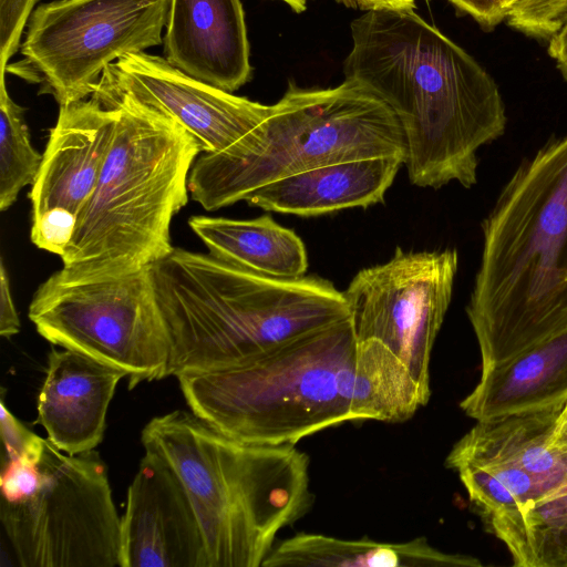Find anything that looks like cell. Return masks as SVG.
I'll use <instances>...</instances> for the list:
<instances>
[{"label": "cell", "mask_w": 567, "mask_h": 567, "mask_svg": "<svg viewBox=\"0 0 567 567\" xmlns=\"http://www.w3.org/2000/svg\"><path fill=\"white\" fill-rule=\"evenodd\" d=\"M517 567H567V489L486 519Z\"/></svg>", "instance_id": "obj_22"}, {"label": "cell", "mask_w": 567, "mask_h": 567, "mask_svg": "<svg viewBox=\"0 0 567 567\" xmlns=\"http://www.w3.org/2000/svg\"><path fill=\"white\" fill-rule=\"evenodd\" d=\"M0 426L3 443L2 463L16 460H39L45 439L30 431L7 408L3 393L0 402Z\"/></svg>", "instance_id": "obj_26"}, {"label": "cell", "mask_w": 567, "mask_h": 567, "mask_svg": "<svg viewBox=\"0 0 567 567\" xmlns=\"http://www.w3.org/2000/svg\"><path fill=\"white\" fill-rule=\"evenodd\" d=\"M458 267L455 249L404 251L360 270L343 291L359 341L385 344L431 398L432 349L449 309Z\"/></svg>", "instance_id": "obj_11"}, {"label": "cell", "mask_w": 567, "mask_h": 567, "mask_svg": "<svg viewBox=\"0 0 567 567\" xmlns=\"http://www.w3.org/2000/svg\"><path fill=\"white\" fill-rule=\"evenodd\" d=\"M279 1H282L284 3H286L295 12L300 13L307 9L308 0H279Z\"/></svg>", "instance_id": "obj_33"}, {"label": "cell", "mask_w": 567, "mask_h": 567, "mask_svg": "<svg viewBox=\"0 0 567 567\" xmlns=\"http://www.w3.org/2000/svg\"><path fill=\"white\" fill-rule=\"evenodd\" d=\"M455 471L471 502L480 508L485 520L520 511L511 491L486 470L473 464H464Z\"/></svg>", "instance_id": "obj_25"}, {"label": "cell", "mask_w": 567, "mask_h": 567, "mask_svg": "<svg viewBox=\"0 0 567 567\" xmlns=\"http://www.w3.org/2000/svg\"><path fill=\"white\" fill-rule=\"evenodd\" d=\"M141 441L182 482L209 567L262 566L278 533L313 506L310 460L296 445L243 442L184 410L153 417Z\"/></svg>", "instance_id": "obj_4"}, {"label": "cell", "mask_w": 567, "mask_h": 567, "mask_svg": "<svg viewBox=\"0 0 567 567\" xmlns=\"http://www.w3.org/2000/svg\"><path fill=\"white\" fill-rule=\"evenodd\" d=\"M29 319L50 343L122 370L130 389L168 377L169 340L151 266L85 282L55 271L35 290Z\"/></svg>", "instance_id": "obj_9"}, {"label": "cell", "mask_w": 567, "mask_h": 567, "mask_svg": "<svg viewBox=\"0 0 567 567\" xmlns=\"http://www.w3.org/2000/svg\"><path fill=\"white\" fill-rule=\"evenodd\" d=\"M563 406L476 421L452 447L446 466L486 470L511 491L520 509L567 489V447L553 442Z\"/></svg>", "instance_id": "obj_14"}, {"label": "cell", "mask_w": 567, "mask_h": 567, "mask_svg": "<svg viewBox=\"0 0 567 567\" xmlns=\"http://www.w3.org/2000/svg\"><path fill=\"white\" fill-rule=\"evenodd\" d=\"M347 6L363 10L379 8L415 9V0H339Z\"/></svg>", "instance_id": "obj_31"}, {"label": "cell", "mask_w": 567, "mask_h": 567, "mask_svg": "<svg viewBox=\"0 0 567 567\" xmlns=\"http://www.w3.org/2000/svg\"><path fill=\"white\" fill-rule=\"evenodd\" d=\"M0 82V209L10 208L20 190L31 185L39 172L42 155L31 144L25 109L17 104Z\"/></svg>", "instance_id": "obj_23"}, {"label": "cell", "mask_w": 567, "mask_h": 567, "mask_svg": "<svg viewBox=\"0 0 567 567\" xmlns=\"http://www.w3.org/2000/svg\"><path fill=\"white\" fill-rule=\"evenodd\" d=\"M505 20L527 37L548 41L567 20V0H505Z\"/></svg>", "instance_id": "obj_24"}, {"label": "cell", "mask_w": 567, "mask_h": 567, "mask_svg": "<svg viewBox=\"0 0 567 567\" xmlns=\"http://www.w3.org/2000/svg\"><path fill=\"white\" fill-rule=\"evenodd\" d=\"M151 270L169 340L168 377L223 369L350 318L343 291L317 276H262L175 247Z\"/></svg>", "instance_id": "obj_5"}, {"label": "cell", "mask_w": 567, "mask_h": 567, "mask_svg": "<svg viewBox=\"0 0 567 567\" xmlns=\"http://www.w3.org/2000/svg\"><path fill=\"white\" fill-rule=\"evenodd\" d=\"M188 226L209 254L262 276L293 279L306 275L308 258L300 237L270 215L254 219L192 216Z\"/></svg>", "instance_id": "obj_21"}, {"label": "cell", "mask_w": 567, "mask_h": 567, "mask_svg": "<svg viewBox=\"0 0 567 567\" xmlns=\"http://www.w3.org/2000/svg\"><path fill=\"white\" fill-rule=\"evenodd\" d=\"M350 29L344 76L369 86L398 117L410 182L475 185L478 150L507 125L494 78L414 9L367 10Z\"/></svg>", "instance_id": "obj_2"}, {"label": "cell", "mask_w": 567, "mask_h": 567, "mask_svg": "<svg viewBox=\"0 0 567 567\" xmlns=\"http://www.w3.org/2000/svg\"><path fill=\"white\" fill-rule=\"evenodd\" d=\"M91 97L128 99L181 125L204 153L224 152L271 112L265 105L199 82L165 58L127 54L103 72Z\"/></svg>", "instance_id": "obj_13"}, {"label": "cell", "mask_w": 567, "mask_h": 567, "mask_svg": "<svg viewBox=\"0 0 567 567\" xmlns=\"http://www.w3.org/2000/svg\"><path fill=\"white\" fill-rule=\"evenodd\" d=\"M483 28L492 29L505 20V0H449Z\"/></svg>", "instance_id": "obj_27"}, {"label": "cell", "mask_w": 567, "mask_h": 567, "mask_svg": "<svg viewBox=\"0 0 567 567\" xmlns=\"http://www.w3.org/2000/svg\"><path fill=\"white\" fill-rule=\"evenodd\" d=\"M169 0H55L29 17L22 59L6 72L40 84L59 105L86 100L120 58L163 42Z\"/></svg>", "instance_id": "obj_10"}, {"label": "cell", "mask_w": 567, "mask_h": 567, "mask_svg": "<svg viewBox=\"0 0 567 567\" xmlns=\"http://www.w3.org/2000/svg\"><path fill=\"white\" fill-rule=\"evenodd\" d=\"M95 101L120 115L96 189L60 256L59 274L74 282L128 275L172 252V219L188 202L202 152L181 125L128 99Z\"/></svg>", "instance_id": "obj_6"}, {"label": "cell", "mask_w": 567, "mask_h": 567, "mask_svg": "<svg viewBox=\"0 0 567 567\" xmlns=\"http://www.w3.org/2000/svg\"><path fill=\"white\" fill-rule=\"evenodd\" d=\"M482 230L466 315L485 370L567 328V134L517 167Z\"/></svg>", "instance_id": "obj_3"}, {"label": "cell", "mask_w": 567, "mask_h": 567, "mask_svg": "<svg viewBox=\"0 0 567 567\" xmlns=\"http://www.w3.org/2000/svg\"><path fill=\"white\" fill-rule=\"evenodd\" d=\"M472 556L433 547L425 537L381 543L298 533L275 545L261 567H475Z\"/></svg>", "instance_id": "obj_20"}, {"label": "cell", "mask_w": 567, "mask_h": 567, "mask_svg": "<svg viewBox=\"0 0 567 567\" xmlns=\"http://www.w3.org/2000/svg\"><path fill=\"white\" fill-rule=\"evenodd\" d=\"M20 319L16 309L9 276L3 260H0V336L11 338L20 331Z\"/></svg>", "instance_id": "obj_28"}, {"label": "cell", "mask_w": 567, "mask_h": 567, "mask_svg": "<svg viewBox=\"0 0 567 567\" xmlns=\"http://www.w3.org/2000/svg\"><path fill=\"white\" fill-rule=\"evenodd\" d=\"M165 59L184 74L233 93L251 78L240 0H169Z\"/></svg>", "instance_id": "obj_16"}, {"label": "cell", "mask_w": 567, "mask_h": 567, "mask_svg": "<svg viewBox=\"0 0 567 567\" xmlns=\"http://www.w3.org/2000/svg\"><path fill=\"white\" fill-rule=\"evenodd\" d=\"M566 402L567 328L482 370L460 408L467 416L485 421Z\"/></svg>", "instance_id": "obj_19"}, {"label": "cell", "mask_w": 567, "mask_h": 567, "mask_svg": "<svg viewBox=\"0 0 567 567\" xmlns=\"http://www.w3.org/2000/svg\"><path fill=\"white\" fill-rule=\"evenodd\" d=\"M120 111L94 99L60 105L39 172L31 184V240L61 256L91 200L111 146Z\"/></svg>", "instance_id": "obj_12"}, {"label": "cell", "mask_w": 567, "mask_h": 567, "mask_svg": "<svg viewBox=\"0 0 567 567\" xmlns=\"http://www.w3.org/2000/svg\"><path fill=\"white\" fill-rule=\"evenodd\" d=\"M190 411L236 440L296 445L348 421L401 423L426 405L404 363L351 318L236 364L176 377Z\"/></svg>", "instance_id": "obj_1"}, {"label": "cell", "mask_w": 567, "mask_h": 567, "mask_svg": "<svg viewBox=\"0 0 567 567\" xmlns=\"http://www.w3.org/2000/svg\"><path fill=\"white\" fill-rule=\"evenodd\" d=\"M405 158L379 156L330 163L266 184L246 198L267 212L302 217L382 203Z\"/></svg>", "instance_id": "obj_18"}, {"label": "cell", "mask_w": 567, "mask_h": 567, "mask_svg": "<svg viewBox=\"0 0 567 567\" xmlns=\"http://www.w3.org/2000/svg\"><path fill=\"white\" fill-rule=\"evenodd\" d=\"M553 442L567 447V402L564 404L553 434Z\"/></svg>", "instance_id": "obj_32"}, {"label": "cell", "mask_w": 567, "mask_h": 567, "mask_svg": "<svg viewBox=\"0 0 567 567\" xmlns=\"http://www.w3.org/2000/svg\"><path fill=\"white\" fill-rule=\"evenodd\" d=\"M120 567H209L196 513L182 482L145 451L121 516Z\"/></svg>", "instance_id": "obj_15"}, {"label": "cell", "mask_w": 567, "mask_h": 567, "mask_svg": "<svg viewBox=\"0 0 567 567\" xmlns=\"http://www.w3.org/2000/svg\"><path fill=\"white\" fill-rule=\"evenodd\" d=\"M38 0H0V19L11 27H23Z\"/></svg>", "instance_id": "obj_29"}, {"label": "cell", "mask_w": 567, "mask_h": 567, "mask_svg": "<svg viewBox=\"0 0 567 567\" xmlns=\"http://www.w3.org/2000/svg\"><path fill=\"white\" fill-rule=\"evenodd\" d=\"M126 374L83 353L52 348L38 398V419L48 440L74 455L103 440L106 413Z\"/></svg>", "instance_id": "obj_17"}, {"label": "cell", "mask_w": 567, "mask_h": 567, "mask_svg": "<svg viewBox=\"0 0 567 567\" xmlns=\"http://www.w3.org/2000/svg\"><path fill=\"white\" fill-rule=\"evenodd\" d=\"M401 125L369 86L346 79L330 89L290 83L270 114L231 147L204 153L188 176L207 212L245 200L261 186L317 166L360 158H405Z\"/></svg>", "instance_id": "obj_7"}, {"label": "cell", "mask_w": 567, "mask_h": 567, "mask_svg": "<svg viewBox=\"0 0 567 567\" xmlns=\"http://www.w3.org/2000/svg\"><path fill=\"white\" fill-rule=\"evenodd\" d=\"M0 518L23 567H120L121 517L95 450L45 439L38 461L3 463Z\"/></svg>", "instance_id": "obj_8"}, {"label": "cell", "mask_w": 567, "mask_h": 567, "mask_svg": "<svg viewBox=\"0 0 567 567\" xmlns=\"http://www.w3.org/2000/svg\"><path fill=\"white\" fill-rule=\"evenodd\" d=\"M548 54L567 82V20L560 30L548 40Z\"/></svg>", "instance_id": "obj_30"}]
</instances>
